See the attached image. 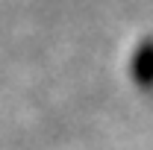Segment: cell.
Wrapping results in <instances>:
<instances>
[{
	"instance_id": "1",
	"label": "cell",
	"mask_w": 153,
	"mask_h": 150,
	"mask_svg": "<svg viewBox=\"0 0 153 150\" xmlns=\"http://www.w3.org/2000/svg\"><path fill=\"white\" fill-rule=\"evenodd\" d=\"M130 76L138 88L153 91V36L135 44L133 59H130Z\"/></svg>"
}]
</instances>
